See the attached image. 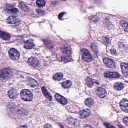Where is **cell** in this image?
<instances>
[{"instance_id": "6da1fadb", "label": "cell", "mask_w": 128, "mask_h": 128, "mask_svg": "<svg viewBox=\"0 0 128 128\" xmlns=\"http://www.w3.org/2000/svg\"><path fill=\"white\" fill-rule=\"evenodd\" d=\"M21 99L25 101H31L33 98L32 92L29 90L23 89L20 92Z\"/></svg>"}, {"instance_id": "7a4b0ae2", "label": "cell", "mask_w": 128, "mask_h": 128, "mask_svg": "<svg viewBox=\"0 0 128 128\" xmlns=\"http://www.w3.org/2000/svg\"><path fill=\"white\" fill-rule=\"evenodd\" d=\"M13 74V71L9 68H3L0 71V77L3 79L10 78Z\"/></svg>"}, {"instance_id": "3957f363", "label": "cell", "mask_w": 128, "mask_h": 128, "mask_svg": "<svg viewBox=\"0 0 128 128\" xmlns=\"http://www.w3.org/2000/svg\"><path fill=\"white\" fill-rule=\"evenodd\" d=\"M82 59L85 62H89L92 60V58L90 52L86 49H82L81 50Z\"/></svg>"}, {"instance_id": "277c9868", "label": "cell", "mask_w": 128, "mask_h": 128, "mask_svg": "<svg viewBox=\"0 0 128 128\" xmlns=\"http://www.w3.org/2000/svg\"><path fill=\"white\" fill-rule=\"evenodd\" d=\"M9 55L12 60H17L20 57V53L18 51L14 48H11L9 51Z\"/></svg>"}, {"instance_id": "5b68a950", "label": "cell", "mask_w": 128, "mask_h": 128, "mask_svg": "<svg viewBox=\"0 0 128 128\" xmlns=\"http://www.w3.org/2000/svg\"><path fill=\"white\" fill-rule=\"evenodd\" d=\"M7 22L9 24L13 25H18L20 23V21L17 17L11 16L9 17L7 19Z\"/></svg>"}, {"instance_id": "8992f818", "label": "cell", "mask_w": 128, "mask_h": 128, "mask_svg": "<svg viewBox=\"0 0 128 128\" xmlns=\"http://www.w3.org/2000/svg\"><path fill=\"white\" fill-rule=\"evenodd\" d=\"M103 62L106 66L110 68H114L115 66V62L113 60L109 58H105L103 59Z\"/></svg>"}, {"instance_id": "52a82bcc", "label": "cell", "mask_w": 128, "mask_h": 128, "mask_svg": "<svg viewBox=\"0 0 128 128\" xmlns=\"http://www.w3.org/2000/svg\"><path fill=\"white\" fill-rule=\"evenodd\" d=\"M104 76L108 78H117L120 77V75L116 72L109 71L105 73Z\"/></svg>"}, {"instance_id": "ba28073f", "label": "cell", "mask_w": 128, "mask_h": 128, "mask_svg": "<svg viewBox=\"0 0 128 128\" xmlns=\"http://www.w3.org/2000/svg\"><path fill=\"white\" fill-rule=\"evenodd\" d=\"M120 105L122 111L126 113L128 112V100L127 99H124L121 100L120 102Z\"/></svg>"}, {"instance_id": "9c48e42d", "label": "cell", "mask_w": 128, "mask_h": 128, "mask_svg": "<svg viewBox=\"0 0 128 128\" xmlns=\"http://www.w3.org/2000/svg\"><path fill=\"white\" fill-rule=\"evenodd\" d=\"M55 97L56 100L61 104H63V105H66L68 103L67 99L59 94H56L55 96Z\"/></svg>"}, {"instance_id": "30bf717a", "label": "cell", "mask_w": 128, "mask_h": 128, "mask_svg": "<svg viewBox=\"0 0 128 128\" xmlns=\"http://www.w3.org/2000/svg\"><path fill=\"white\" fill-rule=\"evenodd\" d=\"M96 93L97 95L101 98L106 97L107 95L106 91L102 88L99 87L96 90Z\"/></svg>"}, {"instance_id": "8fae6325", "label": "cell", "mask_w": 128, "mask_h": 128, "mask_svg": "<svg viewBox=\"0 0 128 128\" xmlns=\"http://www.w3.org/2000/svg\"><path fill=\"white\" fill-rule=\"evenodd\" d=\"M8 95L10 98L14 99L17 97L18 93L16 90L15 89H11L8 92Z\"/></svg>"}, {"instance_id": "7c38bea8", "label": "cell", "mask_w": 128, "mask_h": 128, "mask_svg": "<svg viewBox=\"0 0 128 128\" xmlns=\"http://www.w3.org/2000/svg\"><path fill=\"white\" fill-rule=\"evenodd\" d=\"M79 114L81 118H86L91 115V111L89 109H85L82 111H80Z\"/></svg>"}, {"instance_id": "4fadbf2b", "label": "cell", "mask_w": 128, "mask_h": 128, "mask_svg": "<svg viewBox=\"0 0 128 128\" xmlns=\"http://www.w3.org/2000/svg\"><path fill=\"white\" fill-rule=\"evenodd\" d=\"M27 84L31 87H36L38 86V84L36 80L32 78H30L27 81Z\"/></svg>"}, {"instance_id": "5bb4252c", "label": "cell", "mask_w": 128, "mask_h": 128, "mask_svg": "<svg viewBox=\"0 0 128 128\" xmlns=\"http://www.w3.org/2000/svg\"><path fill=\"white\" fill-rule=\"evenodd\" d=\"M122 71L124 76L126 77L128 76V64L127 63H122L121 64Z\"/></svg>"}, {"instance_id": "9a60e30c", "label": "cell", "mask_w": 128, "mask_h": 128, "mask_svg": "<svg viewBox=\"0 0 128 128\" xmlns=\"http://www.w3.org/2000/svg\"><path fill=\"white\" fill-rule=\"evenodd\" d=\"M28 62L31 65L34 67H37L39 64V62L37 59L35 58L31 57L29 58Z\"/></svg>"}, {"instance_id": "2e32d148", "label": "cell", "mask_w": 128, "mask_h": 128, "mask_svg": "<svg viewBox=\"0 0 128 128\" xmlns=\"http://www.w3.org/2000/svg\"><path fill=\"white\" fill-rule=\"evenodd\" d=\"M6 9L12 13L17 14L19 12V10L17 8L14 7L13 5H10L6 6Z\"/></svg>"}, {"instance_id": "e0dca14e", "label": "cell", "mask_w": 128, "mask_h": 128, "mask_svg": "<svg viewBox=\"0 0 128 128\" xmlns=\"http://www.w3.org/2000/svg\"><path fill=\"white\" fill-rule=\"evenodd\" d=\"M67 122L68 124L71 125H73L74 126H78L80 125L79 121L76 119L70 118L67 120Z\"/></svg>"}, {"instance_id": "ac0fdd59", "label": "cell", "mask_w": 128, "mask_h": 128, "mask_svg": "<svg viewBox=\"0 0 128 128\" xmlns=\"http://www.w3.org/2000/svg\"><path fill=\"white\" fill-rule=\"evenodd\" d=\"M35 45L31 40H28L24 43V47L26 49H31L33 48Z\"/></svg>"}, {"instance_id": "d6986e66", "label": "cell", "mask_w": 128, "mask_h": 128, "mask_svg": "<svg viewBox=\"0 0 128 128\" xmlns=\"http://www.w3.org/2000/svg\"><path fill=\"white\" fill-rule=\"evenodd\" d=\"M41 90L42 92L43 93L44 95L49 100H52V96L50 95V93L48 92V90H47L46 88L44 86H42L41 87Z\"/></svg>"}, {"instance_id": "ffe728a7", "label": "cell", "mask_w": 128, "mask_h": 128, "mask_svg": "<svg viewBox=\"0 0 128 128\" xmlns=\"http://www.w3.org/2000/svg\"><path fill=\"white\" fill-rule=\"evenodd\" d=\"M0 37L3 40L5 41L9 40L10 38V36L8 33L1 31L0 30Z\"/></svg>"}, {"instance_id": "44dd1931", "label": "cell", "mask_w": 128, "mask_h": 128, "mask_svg": "<svg viewBox=\"0 0 128 128\" xmlns=\"http://www.w3.org/2000/svg\"><path fill=\"white\" fill-rule=\"evenodd\" d=\"M63 75L61 73H55L53 76V79L55 81H60L63 79Z\"/></svg>"}, {"instance_id": "7402d4cb", "label": "cell", "mask_w": 128, "mask_h": 128, "mask_svg": "<svg viewBox=\"0 0 128 128\" xmlns=\"http://www.w3.org/2000/svg\"><path fill=\"white\" fill-rule=\"evenodd\" d=\"M85 103L86 105L89 107H91L94 104V101L91 98H88L85 100Z\"/></svg>"}, {"instance_id": "603a6c76", "label": "cell", "mask_w": 128, "mask_h": 128, "mask_svg": "<svg viewBox=\"0 0 128 128\" xmlns=\"http://www.w3.org/2000/svg\"><path fill=\"white\" fill-rule=\"evenodd\" d=\"M64 58L66 59H69L71 57V52L68 49H65L63 51Z\"/></svg>"}, {"instance_id": "cb8c5ba5", "label": "cell", "mask_w": 128, "mask_h": 128, "mask_svg": "<svg viewBox=\"0 0 128 128\" xmlns=\"http://www.w3.org/2000/svg\"><path fill=\"white\" fill-rule=\"evenodd\" d=\"M86 81V84L89 87H92L94 84V82L92 81V79L89 77L87 78Z\"/></svg>"}, {"instance_id": "d4e9b609", "label": "cell", "mask_w": 128, "mask_h": 128, "mask_svg": "<svg viewBox=\"0 0 128 128\" xmlns=\"http://www.w3.org/2000/svg\"><path fill=\"white\" fill-rule=\"evenodd\" d=\"M114 87L115 89L118 90H121L124 88V85L121 82H118L115 84Z\"/></svg>"}, {"instance_id": "484cf974", "label": "cell", "mask_w": 128, "mask_h": 128, "mask_svg": "<svg viewBox=\"0 0 128 128\" xmlns=\"http://www.w3.org/2000/svg\"><path fill=\"white\" fill-rule=\"evenodd\" d=\"M72 85V82L70 80H67L64 82L62 83V86L65 88H68Z\"/></svg>"}, {"instance_id": "4316f807", "label": "cell", "mask_w": 128, "mask_h": 128, "mask_svg": "<svg viewBox=\"0 0 128 128\" xmlns=\"http://www.w3.org/2000/svg\"><path fill=\"white\" fill-rule=\"evenodd\" d=\"M18 6H19L20 8L21 9H22L23 11H28V9H29L27 6L25 4V3H24L23 2L20 3Z\"/></svg>"}, {"instance_id": "83f0119b", "label": "cell", "mask_w": 128, "mask_h": 128, "mask_svg": "<svg viewBox=\"0 0 128 128\" xmlns=\"http://www.w3.org/2000/svg\"><path fill=\"white\" fill-rule=\"evenodd\" d=\"M120 24L126 32L128 31V23L126 21H121Z\"/></svg>"}, {"instance_id": "f1b7e54d", "label": "cell", "mask_w": 128, "mask_h": 128, "mask_svg": "<svg viewBox=\"0 0 128 128\" xmlns=\"http://www.w3.org/2000/svg\"><path fill=\"white\" fill-rule=\"evenodd\" d=\"M37 5L39 7H44L46 5V2L44 0H37L36 1Z\"/></svg>"}, {"instance_id": "f546056e", "label": "cell", "mask_w": 128, "mask_h": 128, "mask_svg": "<svg viewBox=\"0 0 128 128\" xmlns=\"http://www.w3.org/2000/svg\"><path fill=\"white\" fill-rule=\"evenodd\" d=\"M91 47V48H92V49L94 51L96 52L98 51L97 45L96 43H92Z\"/></svg>"}, {"instance_id": "4dcf8cb0", "label": "cell", "mask_w": 128, "mask_h": 128, "mask_svg": "<svg viewBox=\"0 0 128 128\" xmlns=\"http://www.w3.org/2000/svg\"><path fill=\"white\" fill-rule=\"evenodd\" d=\"M103 43H104V44L106 45H108L110 42V39L107 38V37H103Z\"/></svg>"}, {"instance_id": "1f68e13d", "label": "cell", "mask_w": 128, "mask_h": 128, "mask_svg": "<svg viewBox=\"0 0 128 128\" xmlns=\"http://www.w3.org/2000/svg\"><path fill=\"white\" fill-rule=\"evenodd\" d=\"M104 125L107 128H116L113 126H112L110 124H108L106 122H104Z\"/></svg>"}, {"instance_id": "d6a6232c", "label": "cell", "mask_w": 128, "mask_h": 128, "mask_svg": "<svg viewBox=\"0 0 128 128\" xmlns=\"http://www.w3.org/2000/svg\"><path fill=\"white\" fill-rule=\"evenodd\" d=\"M44 43L46 44L48 46L51 47L52 45V43L50 41H48V40H45L44 41Z\"/></svg>"}, {"instance_id": "836d02e7", "label": "cell", "mask_w": 128, "mask_h": 128, "mask_svg": "<svg viewBox=\"0 0 128 128\" xmlns=\"http://www.w3.org/2000/svg\"><path fill=\"white\" fill-rule=\"evenodd\" d=\"M123 122L126 126H128V117L127 116L123 119Z\"/></svg>"}, {"instance_id": "e575fe53", "label": "cell", "mask_w": 128, "mask_h": 128, "mask_svg": "<svg viewBox=\"0 0 128 128\" xmlns=\"http://www.w3.org/2000/svg\"><path fill=\"white\" fill-rule=\"evenodd\" d=\"M44 128H53V127L50 124L47 123L44 125Z\"/></svg>"}, {"instance_id": "d590c367", "label": "cell", "mask_w": 128, "mask_h": 128, "mask_svg": "<svg viewBox=\"0 0 128 128\" xmlns=\"http://www.w3.org/2000/svg\"><path fill=\"white\" fill-rule=\"evenodd\" d=\"M65 14V13H60V14L59 15V16H58L59 18L60 19H61V18L63 17V16H64V15Z\"/></svg>"}, {"instance_id": "8d00e7d4", "label": "cell", "mask_w": 128, "mask_h": 128, "mask_svg": "<svg viewBox=\"0 0 128 128\" xmlns=\"http://www.w3.org/2000/svg\"><path fill=\"white\" fill-rule=\"evenodd\" d=\"M111 53L113 55H115L116 54V51L115 50V49H112L111 50Z\"/></svg>"}, {"instance_id": "74e56055", "label": "cell", "mask_w": 128, "mask_h": 128, "mask_svg": "<svg viewBox=\"0 0 128 128\" xmlns=\"http://www.w3.org/2000/svg\"><path fill=\"white\" fill-rule=\"evenodd\" d=\"M84 128H94L91 126L89 125H86L84 126Z\"/></svg>"}, {"instance_id": "f35d334b", "label": "cell", "mask_w": 128, "mask_h": 128, "mask_svg": "<svg viewBox=\"0 0 128 128\" xmlns=\"http://www.w3.org/2000/svg\"><path fill=\"white\" fill-rule=\"evenodd\" d=\"M36 11H37V12L38 14L42 13L44 12L43 11H42V10H40V9H37Z\"/></svg>"}, {"instance_id": "ab89813d", "label": "cell", "mask_w": 128, "mask_h": 128, "mask_svg": "<svg viewBox=\"0 0 128 128\" xmlns=\"http://www.w3.org/2000/svg\"><path fill=\"white\" fill-rule=\"evenodd\" d=\"M18 128H28V127L26 126H22Z\"/></svg>"}]
</instances>
